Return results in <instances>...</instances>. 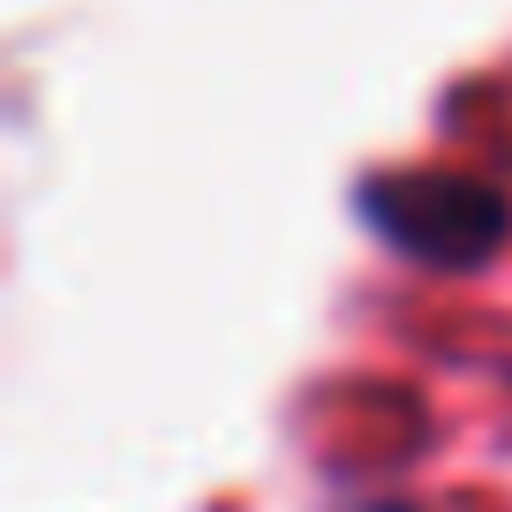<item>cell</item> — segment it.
I'll use <instances>...</instances> for the list:
<instances>
[{
    "instance_id": "cell-1",
    "label": "cell",
    "mask_w": 512,
    "mask_h": 512,
    "mask_svg": "<svg viewBox=\"0 0 512 512\" xmlns=\"http://www.w3.org/2000/svg\"><path fill=\"white\" fill-rule=\"evenodd\" d=\"M362 211L392 249L422 256L437 272H467L482 256H497L512 226V204L497 181L482 174H384L362 189Z\"/></svg>"
}]
</instances>
